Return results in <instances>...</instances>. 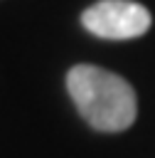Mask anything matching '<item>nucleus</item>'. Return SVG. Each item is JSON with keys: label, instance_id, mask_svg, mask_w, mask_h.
<instances>
[{"label": "nucleus", "instance_id": "nucleus-1", "mask_svg": "<svg viewBox=\"0 0 155 158\" xmlns=\"http://www.w3.org/2000/svg\"><path fill=\"white\" fill-rule=\"evenodd\" d=\"M66 89L84 121L96 131H125L138 116L133 86L96 64H76L66 74Z\"/></svg>", "mask_w": 155, "mask_h": 158}, {"label": "nucleus", "instance_id": "nucleus-2", "mask_svg": "<svg viewBox=\"0 0 155 158\" xmlns=\"http://www.w3.org/2000/svg\"><path fill=\"white\" fill-rule=\"evenodd\" d=\"M81 25L101 40H133L150 30L153 17L133 0H98L84 10Z\"/></svg>", "mask_w": 155, "mask_h": 158}]
</instances>
